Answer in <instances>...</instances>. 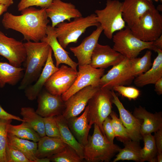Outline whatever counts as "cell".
Here are the masks:
<instances>
[{
    "instance_id": "cell-4",
    "label": "cell",
    "mask_w": 162,
    "mask_h": 162,
    "mask_svg": "<svg viewBox=\"0 0 162 162\" xmlns=\"http://www.w3.org/2000/svg\"><path fill=\"white\" fill-rule=\"evenodd\" d=\"M100 25L96 14H92L86 17L74 18L68 22H61L56 26L55 30L58 42L65 49L70 43H76L87 28L92 26L97 27Z\"/></svg>"
},
{
    "instance_id": "cell-51",
    "label": "cell",
    "mask_w": 162,
    "mask_h": 162,
    "mask_svg": "<svg viewBox=\"0 0 162 162\" xmlns=\"http://www.w3.org/2000/svg\"><path fill=\"white\" fill-rule=\"evenodd\" d=\"M146 0L148 1H152V0ZM154 0L156 2H158V0Z\"/></svg>"
},
{
    "instance_id": "cell-8",
    "label": "cell",
    "mask_w": 162,
    "mask_h": 162,
    "mask_svg": "<svg viewBox=\"0 0 162 162\" xmlns=\"http://www.w3.org/2000/svg\"><path fill=\"white\" fill-rule=\"evenodd\" d=\"M130 28L133 34L141 40L153 41L162 34V16L155 8L150 10Z\"/></svg>"
},
{
    "instance_id": "cell-48",
    "label": "cell",
    "mask_w": 162,
    "mask_h": 162,
    "mask_svg": "<svg viewBox=\"0 0 162 162\" xmlns=\"http://www.w3.org/2000/svg\"><path fill=\"white\" fill-rule=\"evenodd\" d=\"M50 159L48 158H38L37 162H50Z\"/></svg>"
},
{
    "instance_id": "cell-5",
    "label": "cell",
    "mask_w": 162,
    "mask_h": 162,
    "mask_svg": "<svg viewBox=\"0 0 162 162\" xmlns=\"http://www.w3.org/2000/svg\"><path fill=\"white\" fill-rule=\"evenodd\" d=\"M113 48L129 59L136 58L145 49L154 51L156 49L153 41L146 42L140 39L132 33L128 26L117 32L112 38Z\"/></svg>"
},
{
    "instance_id": "cell-7",
    "label": "cell",
    "mask_w": 162,
    "mask_h": 162,
    "mask_svg": "<svg viewBox=\"0 0 162 162\" xmlns=\"http://www.w3.org/2000/svg\"><path fill=\"white\" fill-rule=\"evenodd\" d=\"M122 4L118 0H107L104 8L94 11L98 22L102 27L104 35L109 39L112 38L115 32L126 26L122 15Z\"/></svg>"
},
{
    "instance_id": "cell-17",
    "label": "cell",
    "mask_w": 162,
    "mask_h": 162,
    "mask_svg": "<svg viewBox=\"0 0 162 162\" xmlns=\"http://www.w3.org/2000/svg\"><path fill=\"white\" fill-rule=\"evenodd\" d=\"M122 3L123 19L129 28L147 11L155 8L152 1L146 0H124Z\"/></svg>"
},
{
    "instance_id": "cell-21",
    "label": "cell",
    "mask_w": 162,
    "mask_h": 162,
    "mask_svg": "<svg viewBox=\"0 0 162 162\" xmlns=\"http://www.w3.org/2000/svg\"><path fill=\"white\" fill-rule=\"evenodd\" d=\"M52 52L50 47L45 64L35 83L28 86L24 89L25 95L30 100L33 101L37 99L47 80L59 69L54 63L52 57Z\"/></svg>"
},
{
    "instance_id": "cell-35",
    "label": "cell",
    "mask_w": 162,
    "mask_h": 162,
    "mask_svg": "<svg viewBox=\"0 0 162 162\" xmlns=\"http://www.w3.org/2000/svg\"><path fill=\"white\" fill-rule=\"evenodd\" d=\"M110 115L115 137L123 143L131 140L126 128L116 112L112 111Z\"/></svg>"
},
{
    "instance_id": "cell-29",
    "label": "cell",
    "mask_w": 162,
    "mask_h": 162,
    "mask_svg": "<svg viewBox=\"0 0 162 162\" xmlns=\"http://www.w3.org/2000/svg\"><path fill=\"white\" fill-rule=\"evenodd\" d=\"M20 114L22 119L37 132L41 137L46 136L43 117L38 114L33 108L22 107L21 109Z\"/></svg>"
},
{
    "instance_id": "cell-1",
    "label": "cell",
    "mask_w": 162,
    "mask_h": 162,
    "mask_svg": "<svg viewBox=\"0 0 162 162\" xmlns=\"http://www.w3.org/2000/svg\"><path fill=\"white\" fill-rule=\"evenodd\" d=\"M46 8L29 7L22 10L20 15L7 12L3 15L2 23L6 29H12L22 34L25 40L40 41L46 35L50 22Z\"/></svg>"
},
{
    "instance_id": "cell-22",
    "label": "cell",
    "mask_w": 162,
    "mask_h": 162,
    "mask_svg": "<svg viewBox=\"0 0 162 162\" xmlns=\"http://www.w3.org/2000/svg\"><path fill=\"white\" fill-rule=\"evenodd\" d=\"M88 110L87 106L81 116L72 117L67 120L70 131L77 141L84 147L87 143L91 128L89 125Z\"/></svg>"
},
{
    "instance_id": "cell-16",
    "label": "cell",
    "mask_w": 162,
    "mask_h": 162,
    "mask_svg": "<svg viewBox=\"0 0 162 162\" xmlns=\"http://www.w3.org/2000/svg\"><path fill=\"white\" fill-rule=\"evenodd\" d=\"M37 99L38 106L36 112L43 117L62 114L65 105L61 96L53 95L47 91L44 92L40 93Z\"/></svg>"
},
{
    "instance_id": "cell-38",
    "label": "cell",
    "mask_w": 162,
    "mask_h": 162,
    "mask_svg": "<svg viewBox=\"0 0 162 162\" xmlns=\"http://www.w3.org/2000/svg\"><path fill=\"white\" fill-rule=\"evenodd\" d=\"M43 120L46 136L62 140L54 116L43 117Z\"/></svg>"
},
{
    "instance_id": "cell-14",
    "label": "cell",
    "mask_w": 162,
    "mask_h": 162,
    "mask_svg": "<svg viewBox=\"0 0 162 162\" xmlns=\"http://www.w3.org/2000/svg\"><path fill=\"white\" fill-rule=\"evenodd\" d=\"M46 12L51 22L53 28L59 23L72 18L82 16L81 12L74 4L70 2H66L61 0H53L49 6L46 8Z\"/></svg>"
},
{
    "instance_id": "cell-28",
    "label": "cell",
    "mask_w": 162,
    "mask_h": 162,
    "mask_svg": "<svg viewBox=\"0 0 162 162\" xmlns=\"http://www.w3.org/2000/svg\"><path fill=\"white\" fill-rule=\"evenodd\" d=\"M7 143L22 153L31 162H37V143L7 134Z\"/></svg>"
},
{
    "instance_id": "cell-10",
    "label": "cell",
    "mask_w": 162,
    "mask_h": 162,
    "mask_svg": "<svg viewBox=\"0 0 162 162\" xmlns=\"http://www.w3.org/2000/svg\"><path fill=\"white\" fill-rule=\"evenodd\" d=\"M135 78L132 71L130 60L125 57L102 76L100 87L112 90L115 86L130 85Z\"/></svg>"
},
{
    "instance_id": "cell-2",
    "label": "cell",
    "mask_w": 162,
    "mask_h": 162,
    "mask_svg": "<svg viewBox=\"0 0 162 162\" xmlns=\"http://www.w3.org/2000/svg\"><path fill=\"white\" fill-rule=\"evenodd\" d=\"M24 45L26 54L24 62L25 71L18 87L20 90H24L37 80L45 64L50 48L48 44L41 41H27Z\"/></svg>"
},
{
    "instance_id": "cell-49",
    "label": "cell",
    "mask_w": 162,
    "mask_h": 162,
    "mask_svg": "<svg viewBox=\"0 0 162 162\" xmlns=\"http://www.w3.org/2000/svg\"><path fill=\"white\" fill-rule=\"evenodd\" d=\"M157 162H162V153H157Z\"/></svg>"
},
{
    "instance_id": "cell-34",
    "label": "cell",
    "mask_w": 162,
    "mask_h": 162,
    "mask_svg": "<svg viewBox=\"0 0 162 162\" xmlns=\"http://www.w3.org/2000/svg\"><path fill=\"white\" fill-rule=\"evenodd\" d=\"M48 158L53 162H81L83 160L68 145L61 152Z\"/></svg>"
},
{
    "instance_id": "cell-37",
    "label": "cell",
    "mask_w": 162,
    "mask_h": 162,
    "mask_svg": "<svg viewBox=\"0 0 162 162\" xmlns=\"http://www.w3.org/2000/svg\"><path fill=\"white\" fill-rule=\"evenodd\" d=\"M6 156L7 162H31L22 153L8 143Z\"/></svg>"
},
{
    "instance_id": "cell-43",
    "label": "cell",
    "mask_w": 162,
    "mask_h": 162,
    "mask_svg": "<svg viewBox=\"0 0 162 162\" xmlns=\"http://www.w3.org/2000/svg\"><path fill=\"white\" fill-rule=\"evenodd\" d=\"M154 137L158 153H162V128L154 132Z\"/></svg>"
},
{
    "instance_id": "cell-23",
    "label": "cell",
    "mask_w": 162,
    "mask_h": 162,
    "mask_svg": "<svg viewBox=\"0 0 162 162\" xmlns=\"http://www.w3.org/2000/svg\"><path fill=\"white\" fill-rule=\"evenodd\" d=\"M133 115L143 121L140 129L142 136L144 134L154 133L162 128L161 112L153 113L140 106L135 108Z\"/></svg>"
},
{
    "instance_id": "cell-32",
    "label": "cell",
    "mask_w": 162,
    "mask_h": 162,
    "mask_svg": "<svg viewBox=\"0 0 162 162\" xmlns=\"http://www.w3.org/2000/svg\"><path fill=\"white\" fill-rule=\"evenodd\" d=\"M144 146L141 148L140 162H157V149L154 136L151 134L142 136Z\"/></svg>"
},
{
    "instance_id": "cell-6",
    "label": "cell",
    "mask_w": 162,
    "mask_h": 162,
    "mask_svg": "<svg viewBox=\"0 0 162 162\" xmlns=\"http://www.w3.org/2000/svg\"><path fill=\"white\" fill-rule=\"evenodd\" d=\"M113 99L111 90L100 87L88 103L89 126L91 128L93 124L97 125L105 137L102 124L112 111Z\"/></svg>"
},
{
    "instance_id": "cell-27",
    "label": "cell",
    "mask_w": 162,
    "mask_h": 162,
    "mask_svg": "<svg viewBox=\"0 0 162 162\" xmlns=\"http://www.w3.org/2000/svg\"><path fill=\"white\" fill-rule=\"evenodd\" d=\"M25 70V68L0 62V88H3L6 84L12 86L16 85L22 79Z\"/></svg>"
},
{
    "instance_id": "cell-50",
    "label": "cell",
    "mask_w": 162,
    "mask_h": 162,
    "mask_svg": "<svg viewBox=\"0 0 162 162\" xmlns=\"http://www.w3.org/2000/svg\"><path fill=\"white\" fill-rule=\"evenodd\" d=\"M158 9L157 10H158H158L159 9L160 10H161V8L162 9V5H158V7H157V9H158Z\"/></svg>"
},
{
    "instance_id": "cell-20",
    "label": "cell",
    "mask_w": 162,
    "mask_h": 162,
    "mask_svg": "<svg viewBox=\"0 0 162 162\" xmlns=\"http://www.w3.org/2000/svg\"><path fill=\"white\" fill-rule=\"evenodd\" d=\"M46 36L41 41L48 44L53 52L56 61V66L58 68L61 64L68 65L74 69L77 70L78 64L69 57V53L66 51L58 42L56 34L55 28L48 25L47 28Z\"/></svg>"
},
{
    "instance_id": "cell-30",
    "label": "cell",
    "mask_w": 162,
    "mask_h": 162,
    "mask_svg": "<svg viewBox=\"0 0 162 162\" xmlns=\"http://www.w3.org/2000/svg\"><path fill=\"white\" fill-rule=\"evenodd\" d=\"M7 134L18 138L38 142L41 137L25 121L20 124L13 125L11 123L7 125Z\"/></svg>"
},
{
    "instance_id": "cell-24",
    "label": "cell",
    "mask_w": 162,
    "mask_h": 162,
    "mask_svg": "<svg viewBox=\"0 0 162 162\" xmlns=\"http://www.w3.org/2000/svg\"><path fill=\"white\" fill-rule=\"evenodd\" d=\"M155 52L158 55L152 64V68L146 72L136 76L134 80V84L142 87L150 84H154L162 77V50L157 49Z\"/></svg>"
},
{
    "instance_id": "cell-25",
    "label": "cell",
    "mask_w": 162,
    "mask_h": 162,
    "mask_svg": "<svg viewBox=\"0 0 162 162\" xmlns=\"http://www.w3.org/2000/svg\"><path fill=\"white\" fill-rule=\"evenodd\" d=\"M37 143L35 156L38 158H48L63 150L68 145L60 139L46 136L41 137Z\"/></svg>"
},
{
    "instance_id": "cell-41",
    "label": "cell",
    "mask_w": 162,
    "mask_h": 162,
    "mask_svg": "<svg viewBox=\"0 0 162 162\" xmlns=\"http://www.w3.org/2000/svg\"><path fill=\"white\" fill-rule=\"evenodd\" d=\"M102 126L105 136L110 142H113L115 135L112 126L111 118L109 116L104 121Z\"/></svg>"
},
{
    "instance_id": "cell-31",
    "label": "cell",
    "mask_w": 162,
    "mask_h": 162,
    "mask_svg": "<svg viewBox=\"0 0 162 162\" xmlns=\"http://www.w3.org/2000/svg\"><path fill=\"white\" fill-rule=\"evenodd\" d=\"M139 142L130 140L124 143V147L121 149L112 162L126 160L140 162L141 148Z\"/></svg>"
},
{
    "instance_id": "cell-12",
    "label": "cell",
    "mask_w": 162,
    "mask_h": 162,
    "mask_svg": "<svg viewBox=\"0 0 162 162\" xmlns=\"http://www.w3.org/2000/svg\"><path fill=\"white\" fill-rule=\"evenodd\" d=\"M0 56L7 59L11 64L21 67L26 57L24 43L7 37L0 31Z\"/></svg>"
},
{
    "instance_id": "cell-46",
    "label": "cell",
    "mask_w": 162,
    "mask_h": 162,
    "mask_svg": "<svg viewBox=\"0 0 162 162\" xmlns=\"http://www.w3.org/2000/svg\"><path fill=\"white\" fill-rule=\"evenodd\" d=\"M13 3V0H0V4L5 5L8 7Z\"/></svg>"
},
{
    "instance_id": "cell-9",
    "label": "cell",
    "mask_w": 162,
    "mask_h": 162,
    "mask_svg": "<svg viewBox=\"0 0 162 162\" xmlns=\"http://www.w3.org/2000/svg\"><path fill=\"white\" fill-rule=\"evenodd\" d=\"M104 72V69L96 68L90 64L79 65L76 80L70 88L61 95L62 100L66 101L76 92L86 86L100 87V78Z\"/></svg>"
},
{
    "instance_id": "cell-18",
    "label": "cell",
    "mask_w": 162,
    "mask_h": 162,
    "mask_svg": "<svg viewBox=\"0 0 162 162\" xmlns=\"http://www.w3.org/2000/svg\"><path fill=\"white\" fill-rule=\"evenodd\" d=\"M112 92L113 96L112 103L118 110L119 118L126 128L130 139L139 142L142 139L140 133L142 120L136 117L125 108L114 91L112 90Z\"/></svg>"
},
{
    "instance_id": "cell-44",
    "label": "cell",
    "mask_w": 162,
    "mask_h": 162,
    "mask_svg": "<svg viewBox=\"0 0 162 162\" xmlns=\"http://www.w3.org/2000/svg\"><path fill=\"white\" fill-rule=\"evenodd\" d=\"M154 90L159 95L162 94V77L159 79L155 83Z\"/></svg>"
},
{
    "instance_id": "cell-40",
    "label": "cell",
    "mask_w": 162,
    "mask_h": 162,
    "mask_svg": "<svg viewBox=\"0 0 162 162\" xmlns=\"http://www.w3.org/2000/svg\"><path fill=\"white\" fill-rule=\"evenodd\" d=\"M53 0H20L17 5L18 10L21 11L30 7L36 6L41 8H47Z\"/></svg>"
},
{
    "instance_id": "cell-26",
    "label": "cell",
    "mask_w": 162,
    "mask_h": 162,
    "mask_svg": "<svg viewBox=\"0 0 162 162\" xmlns=\"http://www.w3.org/2000/svg\"><path fill=\"white\" fill-rule=\"evenodd\" d=\"M62 140L72 148L84 159V146L76 140L70 131L67 120L62 114L54 116Z\"/></svg>"
},
{
    "instance_id": "cell-42",
    "label": "cell",
    "mask_w": 162,
    "mask_h": 162,
    "mask_svg": "<svg viewBox=\"0 0 162 162\" xmlns=\"http://www.w3.org/2000/svg\"><path fill=\"white\" fill-rule=\"evenodd\" d=\"M0 119L9 120L13 119L19 121H24L20 117L9 113L4 110L0 105Z\"/></svg>"
},
{
    "instance_id": "cell-15",
    "label": "cell",
    "mask_w": 162,
    "mask_h": 162,
    "mask_svg": "<svg viewBox=\"0 0 162 162\" xmlns=\"http://www.w3.org/2000/svg\"><path fill=\"white\" fill-rule=\"evenodd\" d=\"M124 58L109 45L98 43L92 54L90 64L96 68L105 69L117 64Z\"/></svg>"
},
{
    "instance_id": "cell-19",
    "label": "cell",
    "mask_w": 162,
    "mask_h": 162,
    "mask_svg": "<svg viewBox=\"0 0 162 162\" xmlns=\"http://www.w3.org/2000/svg\"><path fill=\"white\" fill-rule=\"evenodd\" d=\"M103 31L100 25L89 36L85 38L79 45L69 48L77 58L78 66L90 64L92 54Z\"/></svg>"
},
{
    "instance_id": "cell-11",
    "label": "cell",
    "mask_w": 162,
    "mask_h": 162,
    "mask_svg": "<svg viewBox=\"0 0 162 162\" xmlns=\"http://www.w3.org/2000/svg\"><path fill=\"white\" fill-rule=\"evenodd\" d=\"M77 74V70L62 64L48 79L44 86L47 91L50 93L61 96L73 84Z\"/></svg>"
},
{
    "instance_id": "cell-3",
    "label": "cell",
    "mask_w": 162,
    "mask_h": 162,
    "mask_svg": "<svg viewBox=\"0 0 162 162\" xmlns=\"http://www.w3.org/2000/svg\"><path fill=\"white\" fill-rule=\"evenodd\" d=\"M121 148L109 141L102 134L99 127L94 124L92 135H88L84 147V159L88 162H109Z\"/></svg>"
},
{
    "instance_id": "cell-47",
    "label": "cell",
    "mask_w": 162,
    "mask_h": 162,
    "mask_svg": "<svg viewBox=\"0 0 162 162\" xmlns=\"http://www.w3.org/2000/svg\"><path fill=\"white\" fill-rule=\"evenodd\" d=\"M8 8L5 5L0 4V16L7 10Z\"/></svg>"
},
{
    "instance_id": "cell-52",
    "label": "cell",
    "mask_w": 162,
    "mask_h": 162,
    "mask_svg": "<svg viewBox=\"0 0 162 162\" xmlns=\"http://www.w3.org/2000/svg\"><path fill=\"white\" fill-rule=\"evenodd\" d=\"M158 1H160V2H162V0H158Z\"/></svg>"
},
{
    "instance_id": "cell-39",
    "label": "cell",
    "mask_w": 162,
    "mask_h": 162,
    "mask_svg": "<svg viewBox=\"0 0 162 162\" xmlns=\"http://www.w3.org/2000/svg\"><path fill=\"white\" fill-rule=\"evenodd\" d=\"M112 90L117 92L122 96L130 100L136 99L140 94V91L136 88L124 86H115Z\"/></svg>"
},
{
    "instance_id": "cell-36",
    "label": "cell",
    "mask_w": 162,
    "mask_h": 162,
    "mask_svg": "<svg viewBox=\"0 0 162 162\" xmlns=\"http://www.w3.org/2000/svg\"><path fill=\"white\" fill-rule=\"evenodd\" d=\"M12 121L0 119V162H7L6 156L7 143V125Z\"/></svg>"
},
{
    "instance_id": "cell-33",
    "label": "cell",
    "mask_w": 162,
    "mask_h": 162,
    "mask_svg": "<svg viewBox=\"0 0 162 162\" xmlns=\"http://www.w3.org/2000/svg\"><path fill=\"white\" fill-rule=\"evenodd\" d=\"M152 52L147 50L141 58H135L130 60L131 67L133 74L136 77L148 71L152 66Z\"/></svg>"
},
{
    "instance_id": "cell-13",
    "label": "cell",
    "mask_w": 162,
    "mask_h": 162,
    "mask_svg": "<svg viewBox=\"0 0 162 162\" xmlns=\"http://www.w3.org/2000/svg\"><path fill=\"white\" fill-rule=\"evenodd\" d=\"M100 87L86 86L70 96L64 101L65 108L62 115L67 119L77 116L84 110L89 99Z\"/></svg>"
},
{
    "instance_id": "cell-45",
    "label": "cell",
    "mask_w": 162,
    "mask_h": 162,
    "mask_svg": "<svg viewBox=\"0 0 162 162\" xmlns=\"http://www.w3.org/2000/svg\"><path fill=\"white\" fill-rule=\"evenodd\" d=\"M153 45L155 48L162 50V34L153 41Z\"/></svg>"
}]
</instances>
